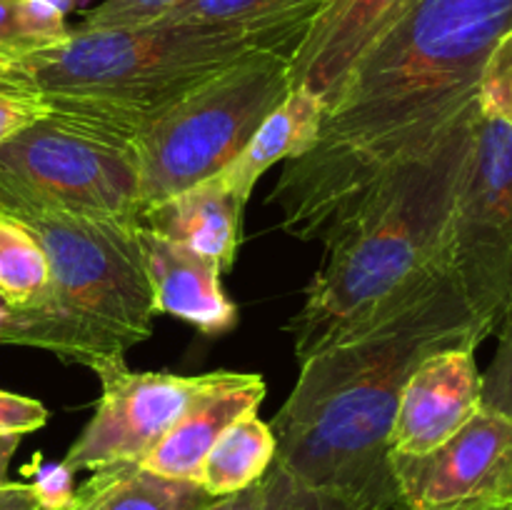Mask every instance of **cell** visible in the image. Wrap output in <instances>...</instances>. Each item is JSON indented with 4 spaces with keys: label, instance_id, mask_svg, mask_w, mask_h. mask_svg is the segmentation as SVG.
I'll use <instances>...</instances> for the list:
<instances>
[{
    "label": "cell",
    "instance_id": "obj_1",
    "mask_svg": "<svg viewBox=\"0 0 512 510\" xmlns=\"http://www.w3.org/2000/svg\"><path fill=\"white\" fill-rule=\"evenodd\" d=\"M512 0H405L328 103L308 153L270 193L280 228L320 240L390 170L423 155L478 103Z\"/></svg>",
    "mask_w": 512,
    "mask_h": 510
},
{
    "label": "cell",
    "instance_id": "obj_2",
    "mask_svg": "<svg viewBox=\"0 0 512 510\" xmlns=\"http://www.w3.org/2000/svg\"><path fill=\"white\" fill-rule=\"evenodd\" d=\"M473 315L453 275L300 363L273 418V463L363 510H398L390 428L405 380L428 355L473 348Z\"/></svg>",
    "mask_w": 512,
    "mask_h": 510
},
{
    "label": "cell",
    "instance_id": "obj_3",
    "mask_svg": "<svg viewBox=\"0 0 512 510\" xmlns=\"http://www.w3.org/2000/svg\"><path fill=\"white\" fill-rule=\"evenodd\" d=\"M480 105L390 170L325 235V260L288 323L298 363L385 318L450 275L448 228Z\"/></svg>",
    "mask_w": 512,
    "mask_h": 510
},
{
    "label": "cell",
    "instance_id": "obj_4",
    "mask_svg": "<svg viewBox=\"0 0 512 510\" xmlns=\"http://www.w3.org/2000/svg\"><path fill=\"white\" fill-rule=\"evenodd\" d=\"M310 25L223 28L153 23L80 30L25 60L35 90L60 113L93 120L138 143L165 110L233 65L263 53L293 55Z\"/></svg>",
    "mask_w": 512,
    "mask_h": 510
},
{
    "label": "cell",
    "instance_id": "obj_5",
    "mask_svg": "<svg viewBox=\"0 0 512 510\" xmlns=\"http://www.w3.org/2000/svg\"><path fill=\"white\" fill-rule=\"evenodd\" d=\"M15 220L48 258V288L35 303L10 308L3 345L45 350L68 365L125 358L153 335V295L130 225L60 213Z\"/></svg>",
    "mask_w": 512,
    "mask_h": 510
},
{
    "label": "cell",
    "instance_id": "obj_6",
    "mask_svg": "<svg viewBox=\"0 0 512 510\" xmlns=\"http://www.w3.org/2000/svg\"><path fill=\"white\" fill-rule=\"evenodd\" d=\"M60 213L140 225L133 138L50 108L0 143V215Z\"/></svg>",
    "mask_w": 512,
    "mask_h": 510
},
{
    "label": "cell",
    "instance_id": "obj_7",
    "mask_svg": "<svg viewBox=\"0 0 512 510\" xmlns=\"http://www.w3.org/2000/svg\"><path fill=\"white\" fill-rule=\"evenodd\" d=\"M290 58L263 53L233 65L165 110L138 138L140 215L218 175L288 98Z\"/></svg>",
    "mask_w": 512,
    "mask_h": 510
},
{
    "label": "cell",
    "instance_id": "obj_8",
    "mask_svg": "<svg viewBox=\"0 0 512 510\" xmlns=\"http://www.w3.org/2000/svg\"><path fill=\"white\" fill-rule=\"evenodd\" d=\"M448 265L478 338L512 300V125L478 113L448 228Z\"/></svg>",
    "mask_w": 512,
    "mask_h": 510
},
{
    "label": "cell",
    "instance_id": "obj_9",
    "mask_svg": "<svg viewBox=\"0 0 512 510\" xmlns=\"http://www.w3.org/2000/svg\"><path fill=\"white\" fill-rule=\"evenodd\" d=\"M90 370L100 378V400L93 418L65 453L63 465L70 473L140 465L190 405L228 373H150L128 368L125 358L103 360Z\"/></svg>",
    "mask_w": 512,
    "mask_h": 510
},
{
    "label": "cell",
    "instance_id": "obj_10",
    "mask_svg": "<svg viewBox=\"0 0 512 510\" xmlns=\"http://www.w3.org/2000/svg\"><path fill=\"white\" fill-rule=\"evenodd\" d=\"M398 510H512V418L480 408L425 455H390Z\"/></svg>",
    "mask_w": 512,
    "mask_h": 510
},
{
    "label": "cell",
    "instance_id": "obj_11",
    "mask_svg": "<svg viewBox=\"0 0 512 510\" xmlns=\"http://www.w3.org/2000/svg\"><path fill=\"white\" fill-rule=\"evenodd\" d=\"M483 408V373L473 348L428 355L405 380L390 428V455H425Z\"/></svg>",
    "mask_w": 512,
    "mask_h": 510
},
{
    "label": "cell",
    "instance_id": "obj_12",
    "mask_svg": "<svg viewBox=\"0 0 512 510\" xmlns=\"http://www.w3.org/2000/svg\"><path fill=\"white\" fill-rule=\"evenodd\" d=\"M403 5L405 0H320L303 43L290 58V85L330 103Z\"/></svg>",
    "mask_w": 512,
    "mask_h": 510
},
{
    "label": "cell",
    "instance_id": "obj_13",
    "mask_svg": "<svg viewBox=\"0 0 512 510\" xmlns=\"http://www.w3.org/2000/svg\"><path fill=\"white\" fill-rule=\"evenodd\" d=\"M140 258L155 313L185 320L203 335H223L238 323V308L223 290V270L205 255L138 225Z\"/></svg>",
    "mask_w": 512,
    "mask_h": 510
},
{
    "label": "cell",
    "instance_id": "obj_14",
    "mask_svg": "<svg viewBox=\"0 0 512 510\" xmlns=\"http://www.w3.org/2000/svg\"><path fill=\"white\" fill-rule=\"evenodd\" d=\"M263 398L265 380L258 373L228 370L215 388L190 405L140 465L163 478L198 483L200 465L220 433L240 415L258 410Z\"/></svg>",
    "mask_w": 512,
    "mask_h": 510
},
{
    "label": "cell",
    "instance_id": "obj_15",
    "mask_svg": "<svg viewBox=\"0 0 512 510\" xmlns=\"http://www.w3.org/2000/svg\"><path fill=\"white\" fill-rule=\"evenodd\" d=\"M243 213V200H238L220 175H213L150 205L140 215V225L205 255L228 273L238 260Z\"/></svg>",
    "mask_w": 512,
    "mask_h": 510
},
{
    "label": "cell",
    "instance_id": "obj_16",
    "mask_svg": "<svg viewBox=\"0 0 512 510\" xmlns=\"http://www.w3.org/2000/svg\"><path fill=\"white\" fill-rule=\"evenodd\" d=\"M328 103L310 90L293 88L288 98L263 120L243 150L220 170V180L248 203L255 183L275 163H288L308 153L323 125Z\"/></svg>",
    "mask_w": 512,
    "mask_h": 510
},
{
    "label": "cell",
    "instance_id": "obj_17",
    "mask_svg": "<svg viewBox=\"0 0 512 510\" xmlns=\"http://www.w3.org/2000/svg\"><path fill=\"white\" fill-rule=\"evenodd\" d=\"M198 483L173 480L143 465L95 470L73 498V510H203L213 503Z\"/></svg>",
    "mask_w": 512,
    "mask_h": 510
},
{
    "label": "cell",
    "instance_id": "obj_18",
    "mask_svg": "<svg viewBox=\"0 0 512 510\" xmlns=\"http://www.w3.org/2000/svg\"><path fill=\"white\" fill-rule=\"evenodd\" d=\"M275 435L270 423L258 418V410L240 415L220 433L205 455L198 485L213 498L240 493L260 483L275 460Z\"/></svg>",
    "mask_w": 512,
    "mask_h": 510
},
{
    "label": "cell",
    "instance_id": "obj_19",
    "mask_svg": "<svg viewBox=\"0 0 512 510\" xmlns=\"http://www.w3.org/2000/svg\"><path fill=\"white\" fill-rule=\"evenodd\" d=\"M320 0H183L158 23L223 25V28H290L310 25Z\"/></svg>",
    "mask_w": 512,
    "mask_h": 510
},
{
    "label": "cell",
    "instance_id": "obj_20",
    "mask_svg": "<svg viewBox=\"0 0 512 510\" xmlns=\"http://www.w3.org/2000/svg\"><path fill=\"white\" fill-rule=\"evenodd\" d=\"M43 245L20 220L0 215V300L10 308L35 303L48 288Z\"/></svg>",
    "mask_w": 512,
    "mask_h": 510
},
{
    "label": "cell",
    "instance_id": "obj_21",
    "mask_svg": "<svg viewBox=\"0 0 512 510\" xmlns=\"http://www.w3.org/2000/svg\"><path fill=\"white\" fill-rule=\"evenodd\" d=\"M263 485V510H363L355 503H350V500L340 498V495L300 483L298 478L285 473L275 463L265 473Z\"/></svg>",
    "mask_w": 512,
    "mask_h": 510
},
{
    "label": "cell",
    "instance_id": "obj_22",
    "mask_svg": "<svg viewBox=\"0 0 512 510\" xmlns=\"http://www.w3.org/2000/svg\"><path fill=\"white\" fill-rule=\"evenodd\" d=\"M183 0H103L95 8L85 10L80 30H128L145 28V25L158 23L163 15H168L175 5Z\"/></svg>",
    "mask_w": 512,
    "mask_h": 510
},
{
    "label": "cell",
    "instance_id": "obj_23",
    "mask_svg": "<svg viewBox=\"0 0 512 510\" xmlns=\"http://www.w3.org/2000/svg\"><path fill=\"white\" fill-rule=\"evenodd\" d=\"M480 113L512 125V30L485 65L478 90Z\"/></svg>",
    "mask_w": 512,
    "mask_h": 510
},
{
    "label": "cell",
    "instance_id": "obj_24",
    "mask_svg": "<svg viewBox=\"0 0 512 510\" xmlns=\"http://www.w3.org/2000/svg\"><path fill=\"white\" fill-rule=\"evenodd\" d=\"M498 350L483 373V405L512 418V300L498 325Z\"/></svg>",
    "mask_w": 512,
    "mask_h": 510
},
{
    "label": "cell",
    "instance_id": "obj_25",
    "mask_svg": "<svg viewBox=\"0 0 512 510\" xmlns=\"http://www.w3.org/2000/svg\"><path fill=\"white\" fill-rule=\"evenodd\" d=\"M78 0H23V23L30 38L40 45V53L50 48H58L70 35L65 15L75 10Z\"/></svg>",
    "mask_w": 512,
    "mask_h": 510
},
{
    "label": "cell",
    "instance_id": "obj_26",
    "mask_svg": "<svg viewBox=\"0 0 512 510\" xmlns=\"http://www.w3.org/2000/svg\"><path fill=\"white\" fill-rule=\"evenodd\" d=\"M50 413L43 403L25 395L0 390V435H28L48 423Z\"/></svg>",
    "mask_w": 512,
    "mask_h": 510
},
{
    "label": "cell",
    "instance_id": "obj_27",
    "mask_svg": "<svg viewBox=\"0 0 512 510\" xmlns=\"http://www.w3.org/2000/svg\"><path fill=\"white\" fill-rule=\"evenodd\" d=\"M20 3L23 0H0V58L25 63L40 53V45L25 30Z\"/></svg>",
    "mask_w": 512,
    "mask_h": 510
},
{
    "label": "cell",
    "instance_id": "obj_28",
    "mask_svg": "<svg viewBox=\"0 0 512 510\" xmlns=\"http://www.w3.org/2000/svg\"><path fill=\"white\" fill-rule=\"evenodd\" d=\"M50 113V105L38 90L28 93H0V143L18 133L33 120Z\"/></svg>",
    "mask_w": 512,
    "mask_h": 510
},
{
    "label": "cell",
    "instance_id": "obj_29",
    "mask_svg": "<svg viewBox=\"0 0 512 510\" xmlns=\"http://www.w3.org/2000/svg\"><path fill=\"white\" fill-rule=\"evenodd\" d=\"M73 475L63 463L38 465L33 470L30 488L35 490L40 508H68L75 498Z\"/></svg>",
    "mask_w": 512,
    "mask_h": 510
},
{
    "label": "cell",
    "instance_id": "obj_30",
    "mask_svg": "<svg viewBox=\"0 0 512 510\" xmlns=\"http://www.w3.org/2000/svg\"><path fill=\"white\" fill-rule=\"evenodd\" d=\"M265 503V485L263 480L250 488L240 490V493L225 495V498H215L208 508L203 510H263Z\"/></svg>",
    "mask_w": 512,
    "mask_h": 510
},
{
    "label": "cell",
    "instance_id": "obj_31",
    "mask_svg": "<svg viewBox=\"0 0 512 510\" xmlns=\"http://www.w3.org/2000/svg\"><path fill=\"white\" fill-rule=\"evenodd\" d=\"M35 90L28 70L18 60L0 58V93H28Z\"/></svg>",
    "mask_w": 512,
    "mask_h": 510
},
{
    "label": "cell",
    "instance_id": "obj_32",
    "mask_svg": "<svg viewBox=\"0 0 512 510\" xmlns=\"http://www.w3.org/2000/svg\"><path fill=\"white\" fill-rule=\"evenodd\" d=\"M38 498L30 483H3L0 485V510H35Z\"/></svg>",
    "mask_w": 512,
    "mask_h": 510
},
{
    "label": "cell",
    "instance_id": "obj_33",
    "mask_svg": "<svg viewBox=\"0 0 512 510\" xmlns=\"http://www.w3.org/2000/svg\"><path fill=\"white\" fill-rule=\"evenodd\" d=\"M20 445V435H0V485L8 483V468L15 450Z\"/></svg>",
    "mask_w": 512,
    "mask_h": 510
},
{
    "label": "cell",
    "instance_id": "obj_34",
    "mask_svg": "<svg viewBox=\"0 0 512 510\" xmlns=\"http://www.w3.org/2000/svg\"><path fill=\"white\" fill-rule=\"evenodd\" d=\"M10 318V308L0 300V345H3V333H5V325H8Z\"/></svg>",
    "mask_w": 512,
    "mask_h": 510
},
{
    "label": "cell",
    "instance_id": "obj_35",
    "mask_svg": "<svg viewBox=\"0 0 512 510\" xmlns=\"http://www.w3.org/2000/svg\"><path fill=\"white\" fill-rule=\"evenodd\" d=\"M35 510H73V503H70L68 508H40V505H38V508H35Z\"/></svg>",
    "mask_w": 512,
    "mask_h": 510
}]
</instances>
